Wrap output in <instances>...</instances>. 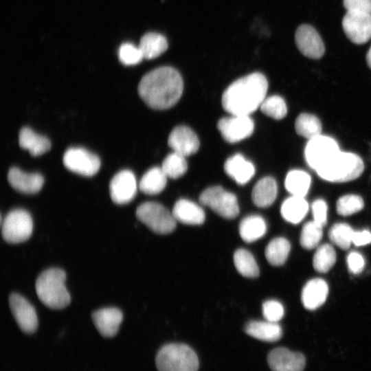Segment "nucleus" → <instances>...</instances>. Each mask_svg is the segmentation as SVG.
<instances>
[{
    "mask_svg": "<svg viewBox=\"0 0 371 371\" xmlns=\"http://www.w3.org/2000/svg\"><path fill=\"white\" fill-rule=\"evenodd\" d=\"M144 58L153 59L164 53L168 47L166 38L161 34L148 32L140 39L138 45Z\"/></svg>",
    "mask_w": 371,
    "mask_h": 371,
    "instance_id": "bb28decb",
    "label": "nucleus"
},
{
    "mask_svg": "<svg viewBox=\"0 0 371 371\" xmlns=\"http://www.w3.org/2000/svg\"><path fill=\"white\" fill-rule=\"evenodd\" d=\"M277 193L278 186L276 180L271 177H263L257 181L253 188L252 201L258 207H267L273 204Z\"/></svg>",
    "mask_w": 371,
    "mask_h": 371,
    "instance_id": "b1692460",
    "label": "nucleus"
},
{
    "mask_svg": "<svg viewBox=\"0 0 371 371\" xmlns=\"http://www.w3.org/2000/svg\"><path fill=\"white\" fill-rule=\"evenodd\" d=\"M217 128L225 141L236 143L253 133L254 123L249 115H230L219 120Z\"/></svg>",
    "mask_w": 371,
    "mask_h": 371,
    "instance_id": "f8f14e48",
    "label": "nucleus"
},
{
    "mask_svg": "<svg viewBox=\"0 0 371 371\" xmlns=\"http://www.w3.org/2000/svg\"><path fill=\"white\" fill-rule=\"evenodd\" d=\"M267 362L272 371H303L306 359L300 352L280 347L269 353Z\"/></svg>",
    "mask_w": 371,
    "mask_h": 371,
    "instance_id": "dca6fc26",
    "label": "nucleus"
},
{
    "mask_svg": "<svg viewBox=\"0 0 371 371\" xmlns=\"http://www.w3.org/2000/svg\"><path fill=\"white\" fill-rule=\"evenodd\" d=\"M347 10H354L371 14V0H343Z\"/></svg>",
    "mask_w": 371,
    "mask_h": 371,
    "instance_id": "c03bdc74",
    "label": "nucleus"
},
{
    "mask_svg": "<svg viewBox=\"0 0 371 371\" xmlns=\"http://www.w3.org/2000/svg\"><path fill=\"white\" fill-rule=\"evenodd\" d=\"M172 213L176 221L186 225H201L205 218L201 207L185 199H179L175 203Z\"/></svg>",
    "mask_w": 371,
    "mask_h": 371,
    "instance_id": "412c9836",
    "label": "nucleus"
},
{
    "mask_svg": "<svg viewBox=\"0 0 371 371\" xmlns=\"http://www.w3.org/2000/svg\"><path fill=\"white\" fill-rule=\"evenodd\" d=\"M245 331L255 339L268 342L279 340L282 335V328L278 323L267 320L250 321L246 324Z\"/></svg>",
    "mask_w": 371,
    "mask_h": 371,
    "instance_id": "5701e85b",
    "label": "nucleus"
},
{
    "mask_svg": "<svg viewBox=\"0 0 371 371\" xmlns=\"http://www.w3.org/2000/svg\"><path fill=\"white\" fill-rule=\"evenodd\" d=\"M33 231L32 218L25 210L10 211L1 222L3 239L9 243H20L28 240Z\"/></svg>",
    "mask_w": 371,
    "mask_h": 371,
    "instance_id": "6e6552de",
    "label": "nucleus"
},
{
    "mask_svg": "<svg viewBox=\"0 0 371 371\" xmlns=\"http://www.w3.org/2000/svg\"><path fill=\"white\" fill-rule=\"evenodd\" d=\"M347 264L349 271L352 273L358 274L363 269L365 260L361 254L357 251H351L347 256Z\"/></svg>",
    "mask_w": 371,
    "mask_h": 371,
    "instance_id": "37998d69",
    "label": "nucleus"
},
{
    "mask_svg": "<svg viewBox=\"0 0 371 371\" xmlns=\"http://www.w3.org/2000/svg\"><path fill=\"white\" fill-rule=\"evenodd\" d=\"M364 206L363 200L357 194H346L337 201V212L344 216H350L361 210Z\"/></svg>",
    "mask_w": 371,
    "mask_h": 371,
    "instance_id": "58836bf2",
    "label": "nucleus"
},
{
    "mask_svg": "<svg viewBox=\"0 0 371 371\" xmlns=\"http://www.w3.org/2000/svg\"><path fill=\"white\" fill-rule=\"evenodd\" d=\"M167 177L161 168L153 167L142 176L138 187L144 194H157L166 188Z\"/></svg>",
    "mask_w": 371,
    "mask_h": 371,
    "instance_id": "c85d7f7f",
    "label": "nucleus"
},
{
    "mask_svg": "<svg viewBox=\"0 0 371 371\" xmlns=\"http://www.w3.org/2000/svg\"><path fill=\"white\" fill-rule=\"evenodd\" d=\"M313 221L324 227L327 223V204L323 199L314 201L311 205Z\"/></svg>",
    "mask_w": 371,
    "mask_h": 371,
    "instance_id": "79ce46f5",
    "label": "nucleus"
},
{
    "mask_svg": "<svg viewBox=\"0 0 371 371\" xmlns=\"http://www.w3.org/2000/svg\"><path fill=\"white\" fill-rule=\"evenodd\" d=\"M366 62L368 65V67L371 69V45L370 49H368L366 55Z\"/></svg>",
    "mask_w": 371,
    "mask_h": 371,
    "instance_id": "49530a36",
    "label": "nucleus"
},
{
    "mask_svg": "<svg viewBox=\"0 0 371 371\" xmlns=\"http://www.w3.org/2000/svg\"><path fill=\"white\" fill-rule=\"evenodd\" d=\"M8 181L14 189L25 194L39 192L44 183V179L41 174L25 172L16 167L9 170Z\"/></svg>",
    "mask_w": 371,
    "mask_h": 371,
    "instance_id": "6ab92c4d",
    "label": "nucleus"
},
{
    "mask_svg": "<svg viewBox=\"0 0 371 371\" xmlns=\"http://www.w3.org/2000/svg\"><path fill=\"white\" fill-rule=\"evenodd\" d=\"M336 253L332 245L324 244L317 247L313 258V266L319 273L328 272L335 265Z\"/></svg>",
    "mask_w": 371,
    "mask_h": 371,
    "instance_id": "72a5a7b5",
    "label": "nucleus"
},
{
    "mask_svg": "<svg viewBox=\"0 0 371 371\" xmlns=\"http://www.w3.org/2000/svg\"><path fill=\"white\" fill-rule=\"evenodd\" d=\"M260 108L264 114L275 120L284 118L287 113L285 101L276 95L266 98Z\"/></svg>",
    "mask_w": 371,
    "mask_h": 371,
    "instance_id": "4c0bfd02",
    "label": "nucleus"
},
{
    "mask_svg": "<svg viewBox=\"0 0 371 371\" xmlns=\"http://www.w3.org/2000/svg\"><path fill=\"white\" fill-rule=\"evenodd\" d=\"M341 24L346 36L355 44H363L371 38V14L347 10Z\"/></svg>",
    "mask_w": 371,
    "mask_h": 371,
    "instance_id": "9b49d317",
    "label": "nucleus"
},
{
    "mask_svg": "<svg viewBox=\"0 0 371 371\" xmlns=\"http://www.w3.org/2000/svg\"><path fill=\"white\" fill-rule=\"evenodd\" d=\"M352 243L355 246H364L371 243V232L367 229L354 231Z\"/></svg>",
    "mask_w": 371,
    "mask_h": 371,
    "instance_id": "a18cd8bd",
    "label": "nucleus"
},
{
    "mask_svg": "<svg viewBox=\"0 0 371 371\" xmlns=\"http://www.w3.org/2000/svg\"><path fill=\"white\" fill-rule=\"evenodd\" d=\"M63 161L68 170L85 177L95 175L100 168V160L96 155L79 147L67 149Z\"/></svg>",
    "mask_w": 371,
    "mask_h": 371,
    "instance_id": "1a4fd4ad",
    "label": "nucleus"
},
{
    "mask_svg": "<svg viewBox=\"0 0 371 371\" xmlns=\"http://www.w3.org/2000/svg\"><path fill=\"white\" fill-rule=\"evenodd\" d=\"M295 128L299 135L310 139L321 135L322 124L315 115L303 113L297 117Z\"/></svg>",
    "mask_w": 371,
    "mask_h": 371,
    "instance_id": "473e14b6",
    "label": "nucleus"
},
{
    "mask_svg": "<svg viewBox=\"0 0 371 371\" xmlns=\"http://www.w3.org/2000/svg\"><path fill=\"white\" fill-rule=\"evenodd\" d=\"M183 89L180 74L173 67H161L144 75L138 85L142 100L150 108L168 109L179 100Z\"/></svg>",
    "mask_w": 371,
    "mask_h": 371,
    "instance_id": "f257e3e1",
    "label": "nucleus"
},
{
    "mask_svg": "<svg viewBox=\"0 0 371 371\" xmlns=\"http://www.w3.org/2000/svg\"><path fill=\"white\" fill-rule=\"evenodd\" d=\"M9 304L21 330L28 334L35 332L38 327V318L34 306L18 293L10 295Z\"/></svg>",
    "mask_w": 371,
    "mask_h": 371,
    "instance_id": "4468645a",
    "label": "nucleus"
},
{
    "mask_svg": "<svg viewBox=\"0 0 371 371\" xmlns=\"http://www.w3.org/2000/svg\"><path fill=\"white\" fill-rule=\"evenodd\" d=\"M161 168L168 177L177 179L186 172L188 164L185 156L173 152L164 159Z\"/></svg>",
    "mask_w": 371,
    "mask_h": 371,
    "instance_id": "f704fd0d",
    "label": "nucleus"
},
{
    "mask_svg": "<svg viewBox=\"0 0 371 371\" xmlns=\"http://www.w3.org/2000/svg\"><path fill=\"white\" fill-rule=\"evenodd\" d=\"M296 45L300 52L306 57L319 59L324 54V42L317 31L311 25H300L295 35Z\"/></svg>",
    "mask_w": 371,
    "mask_h": 371,
    "instance_id": "2eb2a0df",
    "label": "nucleus"
},
{
    "mask_svg": "<svg viewBox=\"0 0 371 371\" xmlns=\"http://www.w3.org/2000/svg\"><path fill=\"white\" fill-rule=\"evenodd\" d=\"M234 263L238 272L244 277L254 278L259 276V268L253 255L247 249H238L234 254Z\"/></svg>",
    "mask_w": 371,
    "mask_h": 371,
    "instance_id": "2f4dec72",
    "label": "nucleus"
},
{
    "mask_svg": "<svg viewBox=\"0 0 371 371\" xmlns=\"http://www.w3.org/2000/svg\"><path fill=\"white\" fill-rule=\"evenodd\" d=\"M137 218L153 232L159 234H168L176 227V220L164 205L148 201L139 205L135 212Z\"/></svg>",
    "mask_w": 371,
    "mask_h": 371,
    "instance_id": "423d86ee",
    "label": "nucleus"
},
{
    "mask_svg": "<svg viewBox=\"0 0 371 371\" xmlns=\"http://www.w3.org/2000/svg\"><path fill=\"white\" fill-rule=\"evenodd\" d=\"M66 274L63 269L51 268L43 271L35 283L36 294L43 304L50 308L61 309L71 301L65 286Z\"/></svg>",
    "mask_w": 371,
    "mask_h": 371,
    "instance_id": "7ed1b4c3",
    "label": "nucleus"
},
{
    "mask_svg": "<svg viewBox=\"0 0 371 371\" xmlns=\"http://www.w3.org/2000/svg\"><path fill=\"white\" fill-rule=\"evenodd\" d=\"M122 319V311L114 307L101 308L92 313V320L95 328L104 337L115 336Z\"/></svg>",
    "mask_w": 371,
    "mask_h": 371,
    "instance_id": "a211bd4d",
    "label": "nucleus"
},
{
    "mask_svg": "<svg viewBox=\"0 0 371 371\" xmlns=\"http://www.w3.org/2000/svg\"><path fill=\"white\" fill-rule=\"evenodd\" d=\"M308 211V204L304 197L291 195L285 199L280 208L283 218L293 224L299 223Z\"/></svg>",
    "mask_w": 371,
    "mask_h": 371,
    "instance_id": "a878e982",
    "label": "nucleus"
},
{
    "mask_svg": "<svg viewBox=\"0 0 371 371\" xmlns=\"http://www.w3.org/2000/svg\"><path fill=\"white\" fill-rule=\"evenodd\" d=\"M168 144L173 152L186 157L196 153L199 148L197 135L191 128L186 126L174 128L168 136Z\"/></svg>",
    "mask_w": 371,
    "mask_h": 371,
    "instance_id": "f3484780",
    "label": "nucleus"
},
{
    "mask_svg": "<svg viewBox=\"0 0 371 371\" xmlns=\"http://www.w3.org/2000/svg\"><path fill=\"white\" fill-rule=\"evenodd\" d=\"M262 314L266 320L278 323L284 316L282 304L276 300H269L262 304Z\"/></svg>",
    "mask_w": 371,
    "mask_h": 371,
    "instance_id": "a19ab883",
    "label": "nucleus"
},
{
    "mask_svg": "<svg viewBox=\"0 0 371 371\" xmlns=\"http://www.w3.org/2000/svg\"><path fill=\"white\" fill-rule=\"evenodd\" d=\"M352 228L347 223H339L333 225L328 232L330 241L342 249H347L352 243Z\"/></svg>",
    "mask_w": 371,
    "mask_h": 371,
    "instance_id": "c9c22d12",
    "label": "nucleus"
},
{
    "mask_svg": "<svg viewBox=\"0 0 371 371\" xmlns=\"http://www.w3.org/2000/svg\"><path fill=\"white\" fill-rule=\"evenodd\" d=\"M322 228L314 221L306 223L300 234V243L302 247L306 249L316 247L322 238Z\"/></svg>",
    "mask_w": 371,
    "mask_h": 371,
    "instance_id": "e433bc0d",
    "label": "nucleus"
},
{
    "mask_svg": "<svg viewBox=\"0 0 371 371\" xmlns=\"http://www.w3.org/2000/svg\"><path fill=\"white\" fill-rule=\"evenodd\" d=\"M268 82L261 73L254 72L233 82L223 92L221 103L230 115H249L266 98Z\"/></svg>",
    "mask_w": 371,
    "mask_h": 371,
    "instance_id": "f03ea898",
    "label": "nucleus"
},
{
    "mask_svg": "<svg viewBox=\"0 0 371 371\" xmlns=\"http://www.w3.org/2000/svg\"><path fill=\"white\" fill-rule=\"evenodd\" d=\"M291 250L289 240L282 237L271 240L266 247L265 257L269 264L273 266L282 265L287 259Z\"/></svg>",
    "mask_w": 371,
    "mask_h": 371,
    "instance_id": "7c9ffc66",
    "label": "nucleus"
},
{
    "mask_svg": "<svg viewBox=\"0 0 371 371\" xmlns=\"http://www.w3.org/2000/svg\"><path fill=\"white\" fill-rule=\"evenodd\" d=\"M339 150L333 138L321 134L308 140L304 156L308 165L317 170Z\"/></svg>",
    "mask_w": 371,
    "mask_h": 371,
    "instance_id": "9d476101",
    "label": "nucleus"
},
{
    "mask_svg": "<svg viewBox=\"0 0 371 371\" xmlns=\"http://www.w3.org/2000/svg\"><path fill=\"white\" fill-rule=\"evenodd\" d=\"M137 183L133 172L123 170L118 172L111 180L110 196L113 203L119 205L131 202L135 196Z\"/></svg>",
    "mask_w": 371,
    "mask_h": 371,
    "instance_id": "ddd939ff",
    "label": "nucleus"
},
{
    "mask_svg": "<svg viewBox=\"0 0 371 371\" xmlns=\"http://www.w3.org/2000/svg\"><path fill=\"white\" fill-rule=\"evenodd\" d=\"M120 61L124 65H135L144 58L138 46L130 43H122L118 49Z\"/></svg>",
    "mask_w": 371,
    "mask_h": 371,
    "instance_id": "ea45409f",
    "label": "nucleus"
},
{
    "mask_svg": "<svg viewBox=\"0 0 371 371\" xmlns=\"http://www.w3.org/2000/svg\"><path fill=\"white\" fill-rule=\"evenodd\" d=\"M311 182V177L307 172L293 170L286 175L284 186L291 195L304 197L310 188Z\"/></svg>",
    "mask_w": 371,
    "mask_h": 371,
    "instance_id": "c756f323",
    "label": "nucleus"
},
{
    "mask_svg": "<svg viewBox=\"0 0 371 371\" xmlns=\"http://www.w3.org/2000/svg\"><path fill=\"white\" fill-rule=\"evenodd\" d=\"M328 293V286L325 280L314 278L304 285L301 295L303 306L308 310L320 307L326 301Z\"/></svg>",
    "mask_w": 371,
    "mask_h": 371,
    "instance_id": "aec40b11",
    "label": "nucleus"
},
{
    "mask_svg": "<svg viewBox=\"0 0 371 371\" xmlns=\"http://www.w3.org/2000/svg\"><path fill=\"white\" fill-rule=\"evenodd\" d=\"M158 371H198L199 359L189 346L172 343L162 346L155 357Z\"/></svg>",
    "mask_w": 371,
    "mask_h": 371,
    "instance_id": "39448f33",
    "label": "nucleus"
},
{
    "mask_svg": "<svg viewBox=\"0 0 371 371\" xmlns=\"http://www.w3.org/2000/svg\"><path fill=\"white\" fill-rule=\"evenodd\" d=\"M267 232L265 219L258 215L245 217L239 224V234L246 243L254 242L262 238Z\"/></svg>",
    "mask_w": 371,
    "mask_h": 371,
    "instance_id": "cd10ccee",
    "label": "nucleus"
},
{
    "mask_svg": "<svg viewBox=\"0 0 371 371\" xmlns=\"http://www.w3.org/2000/svg\"><path fill=\"white\" fill-rule=\"evenodd\" d=\"M19 144L21 148L27 150L34 157L45 153L51 148L48 138L37 134L29 127H24L20 131Z\"/></svg>",
    "mask_w": 371,
    "mask_h": 371,
    "instance_id": "393cba45",
    "label": "nucleus"
},
{
    "mask_svg": "<svg viewBox=\"0 0 371 371\" xmlns=\"http://www.w3.org/2000/svg\"><path fill=\"white\" fill-rule=\"evenodd\" d=\"M363 169V162L359 156L339 150L315 171L326 181L342 183L358 178Z\"/></svg>",
    "mask_w": 371,
    "mask_h": 371,
    "instance_id": "20e7f679",
    "label": "nucleus"
},
{
    "mask_svg": "<svg viewBox=\"0 0 371 371\" xmlns=\"http://www.w3.org/2000/svg\"><path fill=\"white\" fill-rule=\"evenodd\" d=\"M224 170L229 177L240 185L249 182L255 174L254 164L240 154H236L227 159Z\"/></svg>",
    "mask_w": 371,
    "mask_h": 371,
    "instance_id": "4be33fe9",
    "label": "nucleus"
},
{
    "mask_svg": "<svg viewBox=\"0 0 371 371\" xmlns=\"http://www.w3.org/2000/svg\"><path fill=\"white\" fill-rule=\"evenodd\" d=\"M199 201L224 218L232 219L239 214L236 196L221 186L206 188L200 194Z\"/></svg>",
    "mask_w": 371,
    "mask_h": 371,
    "instance_id": "0eeeda50",
    "label": "nucleus"
}]
</instances>
